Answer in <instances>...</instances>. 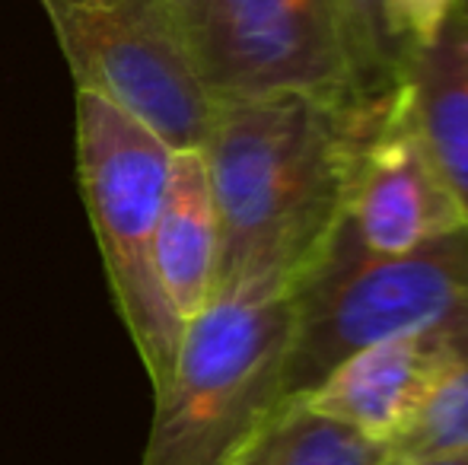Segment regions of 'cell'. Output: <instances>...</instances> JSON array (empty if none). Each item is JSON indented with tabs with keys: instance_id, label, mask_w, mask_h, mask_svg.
I'll return each mask as SVG.
<instances>
[{
	"instance_id": "cell-1",
	"label": "cell",
	"mask_w": 468,
	"mask_h": 465,
	"mask_svg": "<svg viewBox=\"0 0 468 465\" xmlns=\"http://www.w3.org/2000/svg\"><path fill=\"white\" fill-rule=\"evenodd\" d=\"M388 102L283 93L214 109L201 153L220 220L217 297L290 293L345 220L354 163Z\"/></svg>"
},
{
	"instance_id": "cell-2",
	"label": "cell",
	"mask_w": 468,
	"mask_h": 465,
	"mask_svg": "<svg viewBox=\"0 0 468 465\" xmlns=\"http://www.w3.org/2000/svg\"><path fill=\"white\" fill-rule=\"evenodd\" d=\"M468 316V230L408 252H373L341 220L290 287L287 398L319 386L354 351Z\"/></svg>"
},
{
	"instance_id": "cell-3",
	"label": "cell",
	"mask_w": 468,
	"mask_h": 465,
	"mask_svg": "<svg viewBox=\"0 0 468 465\" xmlns=\"http://www.w3.org/2000/svg\"><path fill=\"white\" fill-rule=\"evenodd\" d=\"M290 293H220L188 319L141 465H223L287 402Z\"/></svg>"
},
{
	"instance_id": "cell-4",
	"label": "cell",
	"mask_w": 468,
	"mask_h": 465,
	"mask_svg": "<svg viewBox=\"0 0 468 465\" xmlns=\"http://www.w3.org/2000/svg\"><path fill=\"white\" fill-rule=\"evenodd\" d=\"M173 150L137 118L77 90V175L118 316L154 392L166 389L186 322L156 274V220Z\"/></svg>"
},
{
	"instance_id": "cell-5",
	"label": "cell",
	"mask_w": 468,
	"mask_h": 465,
	"mask_svg": "<svg viewBox=\"0 0 468 465\" xmlns=\"http://www.w3.org/2000/svg\"><path fill=\"white\" fill-rule=\"evenodd\" d=\"M169 13L214 106L283 93L370 102L338 0H169Z\"/></svg>"
},
{
	"instance_id": "cell-6",
	"label": "cell",
	"mask_w": 468,
	"mask_h": 465,
	"mask_svg": "<svg viewBox=\"0 0 468 465\" xmlns=\"http://www.w3.org/2000/svg\"><path fill=\"white\" fill-rule=\"evenodd\" d=\"M77 90L154 131L173 153L201 150L214 102L204 93L169 0H42Z\"/></svg>"
},
{
	"instance_id": "cell-7",
	"label": "cell",
	"mask_w": 468,
	"mask_h": 465,
	"mask_svg": "<svg viewBox=\"0 0 468 465\" xmlns=\"http://www.w3.org/2000/svg\"><path fill=\"white\" fill-rule=\"evenodd\" d=\"M345 224L373 252H408L465 227L405 87L354 163Z\"/></svg>"
},
{
	"instance_id": "cell-8",
	"label": "cell",
	"mask_w": 468,
	"mask_h": 465,
	"mask_svg": "<svg viewBox=\"0 0 468 465\" xmlns=\"http://www.w3.org/2000/svg\"><path fill=\"white\" fill-rule=\"evenodd\" d=\"M443 329L411 332L354 351L300 396L306 408L373 443H388L418 415L443 360Z\"/></svg>"
},
{
	"instance_id": "cell-9",
	"label": "cell",
	"mask_w": 468,
	"mask_h": 465,
	"mask_svg": "<svg viewBox=\"0 0 468 465\" xmlns=\"http://www.w3.org/2000/svg\"><path fill=\"white\" fill-rule=\"evenodd\" d=\"M220 220L201 150L173 153L156 220V274L182 322L201 316L217 297Z\"/></svg>"
},
{
	"instance_id": "cell-10",
	"label": "cell",
	"mask_w": 468,
	"mask_h": 465,
	"mask_svg": "<svg viewBox=\"0 0 468 465\" xmlns=\"http://www.w3.org/2000/svg\"><path fill=\"white\" fill-rule=\"evenodd\" d=\"M401 87L468 230V16L452 13L431 42L411 51Z\"/></svg>"
},
{
	"instance_id": "cell-11",
	"label": "cell",
	"mask_w": 468,
	"mask_h": 465,
	"mask_svg": "<svg viewBox=\"0 0 468 465\" xmlns=\"http://www.w3.org/2000/svg\"><path fill=\"white\" fill-rule=\"evenodd\" d=\"M388 449L287 398L223 465H386Z\"/></svg>"
},
{
	"instance_id": "cell-12",
	"label": "cell",
	"mask_w": 468,
	"mask_h": 465,
	"mask_svg": "<svg viewBox=\"0 0 468 465\" xmlns=\"http://www.w3.org/2000/svg\"><path fill=\"white\" fill-rule=\"evenodd\" d=\"M386 465L468 449V316L443 332V360L418 415L388 443Z\"/></svg>"
},
{
	"instance_id": "cell-13",
	"label": "cell",
	"mask_w": 468,
	"mask_h": 465,
	"mask_svg": "<svg viewBox=\"0 0 468 465\" xmlns=\"http://www.w3.org/2000/svg\"><path fill=\"white\" fill-rule=\"evenodd\" d=\"M338 10L345 19L360 96L370 102L392 100L414 51L401 32L392 0H338Z\"/></svg>"
},
{
	"instance_id": "cell-14",
	"label": "cell",
	"mask_w": 468,
	"mask_h": 465,
	"mask_svg": "<svg viewBox=\"0 0 468 465\" xmlns=\"http://www.w3.org/2000/svg\"><path fill=\"white\" fill-rule=\"evenodd\" d=\"M459 0H392V10L399 16L401 32L408 36L411 48L427 45L440 29L446 26V19L456 13Z\"/></svg>"
},
{
	"instance_id": "cell-15",
	"label": "cell",
	"mask_w": 468,
	"mask_h": 465,
	"mask_svg": "<svg viewBox=\"0 0 468 465\" xmlns=\"http://www.w3.org/2000/svg\"><path fill=\"white\" fill-rule=\"evenodd\" d=\"M399 465H468V449H456V453H440V456H427V460H411V462H399Z\"/></svg>"
},
{
	"instance_id": "cell-16",
	"label": "cell",
	"mask_w": 468,
	"mask_h": 465,
	"mask_svg": "<svg viewBox=\"0 0 468 465\" xmlns=\"http://www.w3.org/2000/svg\"><path fill=\"white\" fill-rule=\"evenodd\" d=\"M456 13H463V16H468V0H459V6H456Z\"/></svg>"
}]
</instances>
